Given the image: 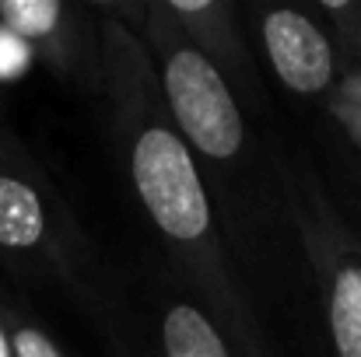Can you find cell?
<instances>
[{"instance_id": "cell-1", "label": "cell", "mask_w": 361, "mask_h": 357, "mask_svg": "<svg viewBox=\"0 0 361 357\" xmlns=\"http://www.w3.org/2000/svg\"><path fill=\"white\" fill-rule=\"evenodd\" d=\"M133 182L151 218L172 238H200L207 232L211 211L190 151L169 130H147L133 147Z\"/></svg>"}, {"instance_id": "cell-2", "label": "cell", "mask_w": 361, "mask_h": 357, "mask_svg": "<svg viewBox=\"0 0 361 357\" xmlns=\"http://www.w3.org/2000/svg\"><path fill=\"white\" fill-rule=\"evenodd\" d=\"M165 92L179 126L211 158H232L242 144V119L221 74L200 53H176L165 70Z\"/></svg>"}, {"instance_id": "cell-3", "label": "cell", "mask_w": 361, "mask_h": 357, "mask_svg": "<svg viewBox=\"0 0 361 357\" xmlns=\"http://www.w3.org/2000/svg\"><path fill=\"white\" fill-rule=\"evenodd\" d=\"M263 39H267L274 70L284 77L288 88L312 95L330 84L334 53H330V42L323 39V32L309 18H302L295 11H274L263 21Z\"/></svg>"}, {"instance_id": "cell-4", "label": "cell", "mask_w": 361, "mask_h": 357, "mask_svg": "<svg viewBox=\"0 0 361 357\" xmlns=\"http://www.w3.org/2000/svg\"><path fill=\"white\" fill-rule=\"evenodd\" d=\"M330 330L337 357H361V266H341L330 294Z\"/></svg>"}, {"instance_id": "cell-5", "label": "cell", "mask_w": 361, "mask_h": 357, "mask_svg": "<svg viewBox=\"0 0 361 357\" xmlns=\"http://www.w3.org/2000/svg\"><path fill=\"white\" fill-rule=\"evenodd\" d=\"M42 238V207L39 196L18 179L0 175V245L28 249Z\"/></svg>"}, {"instance_id": "cell-6", "label": "cell", "mask_w": 361, "mask_h": 357, "mask_svg": "<svg viewBox=\"0 0 361 357\" xmlns=\"http://www.w3.org/2000/svg\"><path fill=\"white\" fill-rule=\"evenodd\" d=\"M165 354L169 357H228L214 326L190 305H176L165 319Z\"/></svg>"}, {"instance_id": "cell-7", "label": "cell", "mask_w": 361, "mask_h": 357, "mask_svg": "<svg viewBox=\"0 0 361 357\" xmlns=\"http://www.w3.org/2000/svg\"><path fill=\"white\" fill-rule=\"evenodd\" d=\"M0 14L7 21V28L14 35H49L56 18H60V4L56 0H4Z\"/></svg>"}, {"instance_id": "cell-8", "label": "cell", "mask_w": 361, "mask_h": 357, "mask_svg": "<svg viewBox=\"0 0 361 357\" xmlns=\"http://www.w3.org/2000/svg\"><path fill=\"white\" fill-rule=\"evenodd\" d=\"M32 53L25 46L21 35H14L11 28H0V77L11 81V77H21L25 67H28Z\"/></svg>"}, {"instance_id": "cell-9", "label": "cell", "mask_w": 361, "mask_h": 357, "mask_svg": "<svg viewBox=\"0 0 361 357\" xmlns=\"http://www.w3.org/2000/svg\"><path fill=\"white\" fill-rule=\"evenodd\" d=\"M14 351H18V357H60L56 347L35 330H21L14 337Z\"/></svg>"}, {"instance_id": "cell-10", "label": "cell", "mask_w": 361, "mask_h": 357, "mask_svg": "<svg viewBox=\"0 0 361 357\" xmlns=\"http://www.w3.org/2000/svg\"><path fill=\"white\" fill-rule=\"evenodd\" d=\"M172 7L176 11H204V7H211L207 0H172Z\"/></svg>"}, {"instance_id": "cell-11", "label": "cell", "mask_w": 361, "mask_h": 357, "mask_svg": "<svg viewBox=\"0 0 361 357\" xmlns=\"http://www.w3.org/2000/svg\"><path fill=\"white\" fill-rule=\"evenodd\" d=\"M0 357H7V351H4V340H0Z\"/></svg>"}]
</instances>
